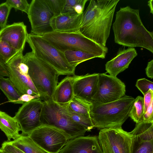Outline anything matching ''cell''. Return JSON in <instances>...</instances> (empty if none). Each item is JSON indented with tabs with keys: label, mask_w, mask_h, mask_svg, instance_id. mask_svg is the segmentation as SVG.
I'll use <instances>...</instances> for the list:
<instances>
[{
	"label": "cell",
	"mask_w": 153,
	"mask_h": 153,
	"mask_svg": "<svg viewBox=\"0 0 153 153\" xmlns=\"http://www.w3.org/2000/svg\"><path fill=\"white\" fill-rule=\"evenodd\" d=\"M1 149H0V152H1Z\"/></svg>",
	"instance_id": "7bdbcfd3"
},
{
	"label": "cell",
	"mask_w": 153,
	"mask_h": 153,
	"mask_svg": "<svg viewBox=\"0 0 153 153\" xmlns=\"http://www.w3.org/2000/svg\"><path fill=\"white\" fill-rule=\"evenodd\" d=\"M11 9L5 2L0 4V30L7 25L8 18Z\"/></svg>",
	"instance_id": "1f68e13d"
},
{
	"label": "cell",
	"mask_w": 153,
	"mask_h": 153,
	"mask_svg": "<svg viewBox=\"0 0 153 153\" xmlns=\"http://www.w3.org/2000/svg\"><path fill=\"white\" fill-rule=\"evenodd\" d=\"M0 89L7 97L9 102L19 104L18 100L21 95L9 78L0 77Z\"/></svg>",
	"instance_id": "cb8c5ba5"
},
{
	"label": "cell",
	"mask_w": 153,
	"mask_h": 153,
	"mask_svg": "<svg viewBox=\"0 0 153 153\" xmlns=\"http://www.w3.org/2000/svg\"><path fill=\"white\" fill-rule=\"evenodd\" d=\"M153 0H149L148 2V5L149 6L150 9V12L152 14H153Z\"/></svg>",
	"instance_id": "60d3db41"
},
{
	"label": "cell",
	"mask_w": 153,
	"mask_h": 153,
	"mask_svg": "<svg viewBox=\"0 0 153 153\" xmlns=\"http://www.w3.org/2000/svg\"><path fill=\"white\" fill-rule=\"evenodd\" d=\"M119 0H91L83 12L79 32L99 45L106 47L116 7Z\"/></svg>",
	"instance_id": "7a4b0ae2"
},
{
	"label": "cell",
	"mask_w": 153,
	"mask_h": 153,
	"mask_svg": "<svg viewBox=\"0 0 153 153\" xmlns=\"http://www.w3.org/2000/svg\"><path fill=\"white\" fill-rule=\"evenodd\" d=\"M0 153H8V152H7L5 151H4L1 150Z\"/></svg>",
	"instance_id": "b9f144b4"
},
{
	"label": "cell",
	"mask_w": 153,
	"mask_h": 153,
	"mask_svg": "<svg viewBox=\"0 0 153 153\" xmlns=\"http://www.w3.org/2000/svg\"><path fill=\"white\" fill-rule=\"evenodd\" d=\"M83 13H62L53 17L51 22L53 31L66 32H79Z\"/></svg>",
	"instance_id": "ac0fdd59"
},
{
	"label": "cell",
	"mask_w": 153,
	"mask_h": 153,
	"mask_svg": "<svg viewBox=\"0 0 153 153\" xmlns=\"http://www.w3.org/2000/svg\"><path fill=\"white\" fill-rule=\"evenodd\" d=\"M147 76L151 79L153 78V59L148 62L145 69Z\"/></svg>",
	"instance_id": "ab89813d"
},
{
	"label": "cell",
	"mask_w": 153,
	"mask_h": 153,
	"mask_svg": "<svg viewBox=\"0 0 153 153\" xmlns=\"http://www.w3.org/2000/svg\"><path fill=\"white\" fill-rule=\"evenodd\" d=\"M129 133L136 140L146 141H153V122L142 121L136 124Z\"/></svg>",
	"instance_id": "7402d4cb"
},
{
	"label": "cell",
	"mask_w": 153,
	"mask_h": 153,
	"mask_svg": "<svg viewBox=\"0 0 153 153\" xmlns=\"http://www.w3.org/2000/svg\"><path fill=\"white\" fill-rule=\"evenodd\" d=\"M88 1V0H78L74 7L75 12L79 14H82L85 4Z\"/></svg>",
	"instance_id": "f35d334b"
},
{
	"label": "cell",
	"mask_w": 153,
	"mask_h": 153,
	"mask_svg": "<svg viewBox=\"0 0 153 153\" xmlns=\"http://www.w3.org/2000/svg\"><path fill=\"white\" fill-rule=\"evenodd\" d=\"M53 12L54 16H58L62 13L65 0H45Z\"/></svg>",
	"instance_id": "f546056e"
},
{
	"label": "cell",
	"mask_w": 153,
	"mask_h": 153,
	"mask_svg": "<svg viewBox=\"0 0 153 153\" xmlns=\"http://www.w3.org/2000/svg\"><path fill=\"white\" fill-rule=\"evenodd\" d=\"M58 153H103L98 138L82 136L70 139Z\"/></svg>",
	"instance_id": "2e32d148"
},
{
	"label": "cell",
	"mask_w": 153,
	"mask_h": 153,
	"mask_svg": "<svg viewBox=\"0 0 153 153\" xmlns=\"http://www.w3.org/2000/svg\"><path fill=\"white\" fill-rule=\"evenodd\" d=\"M143 95L144 114L148 107L153 101V91L149 90Z\"/></svg>",
	"instance_id": "d590c367"
},
{
	"label": "cell",
	"mask_w": 153,
	"mask_h": 153,
	"mask_svg": "<svg viewBox=\"0 0 153 153\" xmlns=\"http://www.w3.org/2000/svg\"><path fill=\"white\" fill-rule=\"evenodd\" d=\"M8 141L25 153H49L39 147L28 135L21 134L17 138Z\"/></svg>",
	"instance_id": "44dd1931"
},
{
	"label": "cell",
	"mask_w": 153,
	"mask_h": 153,
	"mask_svg": "<svg viewBox=\"0 0 153 153\" xmlns=\"http://www.w3.org/2000/svg\"><path fill=\"white\" fill-rule=\"evenodd\" d=\"M112 25L114 42L129 48L139 47L153 53V33L143 25L139 9L121 7Z\"/></svg>",
	"instance_id": "6da1fadb"
},
{
	"label": "cell",
	"mask_w": 153,
	"mask_h": 153,
	"mask_svg": "<svg viewBox=\"0 0 153 153\" xmlns=\"http://www.w3.org/2000/svg\"><path fill=\"white\" fill-rule=\"evenodd\" d=\"M126 91L125 84L117 76L99 73L96 91L92 101L100 103L113 102L124 96Z\"/></svg>",
	"instance_id": "7c38bea8"
},
{
	"label": "cell",
	"mask_w": 153,
	"mask_h": 153,
	"mask_svg": "<svg viewBox=\"0 0 153 153\" xmlns=\"http://www.w3.org/2000/svg\"><path fill=\"white\" fill-rule=\"evenodd\" d=\"M68 114L75 122L80 125L86 131H90L94 128L90 115H82L74 113L70 110L65 105Z\"/></svg>",
	"instance_id": "4316f807"
},
{
	"label": "cell",
	"mask_w": 153,
	"mask_h": 153,
	"mask_svg": "<svg viewBox=\"0 0 153 153\" xmlns=\"http://www.w3.org/2000/svg\"><path fill=\"white\" fill-rule=\"evenodd\" d=\"M97 138L103 153H131L133 136L122 128L100 129Z\"/></svg>",
	"instance_id": "9c48e42d"
},
{
	"label": "cell",
	"mask_w": 153,
	"mask_h": 153,
	"mask_svg": "<svg viewBox=\"0 0 153 153\" xmlns=\"http://www.w3.org/2000/svg\"><path fill=\"white\" fill-rule=\"evenodd\" d=\"M23 51H20L6 63L9 78L21 95L27 94L29 89L39 95L28 75Z\"/></svg>",
	"instance_id": "30bf717a"
},
{
	"label": "cell",
	"mask_w": 153,
	"mask_h": 153,
	"mask_svg": "<svg viewBox=\"0 0 153 153\" xmlns=\"http://www.w3.org/2000/svg\"><path fill=\"white\" fill-rule=\"evenodd\" d=\"M99 74L74 75L72 77L74 96L91 102L96 91Z\"/></svg>",
	"instance_id": "9a60e30c"
},
{
	"label": "cell",
	"mask_w": 153,
	"mask_h": 153,
	"mask_svg": "<svg viewBox=\"0 0 153 153\" xmlns=\"http://www.w3.org/2000/svg\"><path fill=\"white\" fill-rule=\"evenodd\" d=\"M91 102L74 96L66 105L72 111L81 114L90 115Z\"/></svg>",
	"instance_id": "d4e9b609"
},
{
	"label": "cell",
	"mask_w": 153,
	"mask_h": 153,
	"mask_svg": "<svg viewBox=\"0 0 153 153\" xmlns=\"http://www.w3.org/2000/svg\"><path fill=\"white\" fill-rule=\"evenodd\" d=\"M63 53L68 63L75 67L82 62L97 58L94 54L78 50H68Z\"/></svg>",
	"instance_id": "603a6c76"
},
{
	"label": "cell",
	"mask_w": 153,
	"mask_h": 153,
	"mask_svg": "<svg viewBox=\"0 0 153 153\" xmlns=\"http://www.w3.org/2000/svg\"><path fill=\"white\" fill-rule=\"evenodd\" d=\"M153 101L148 107L143 116V121L149 123L153 122Z\"/></svg>",
	"instance_id": "8d00e7d4"
},
{
	"label": "cell",
	"mask_w": 153,
	"mask_h": 153,
	"mask_svg": "<svg viewBox=\"0 0 153 153\" xmlns=\"http://www.w3.org/2000/svg\"><path fill=\"white\" fill-rule=\"evenodd\" d=\"M0 129L5 134L7 141L15 140L21 135L19 124L14 117H12L5 112L0 111Z\"/></svg>",
	"instance_id": "ffe728a7"
},
{
	"label": "cell",
	"mask_w": 153,
	"mask_h": 153,
	"mask_svg": "<svg viewBox=\"0 0 153 153\" xmlns=\"http://www.w3.org/2000/svg\"><path fill=\"white\" fill-rule=\"evenodd\" d=\"M74 96L72 76H67L57 85L53 100L57 103L66 105L72 100Z\"/></svg>",
	"instance_id": "d6986e66"
},
{
	"label": "cell",
	"mask_w": 153,
	"mask_h": 153,
	"mask_svg": "<svg viewBox=\"0 0 153 153\" xmlns=\"http://www.w3.org/2000/svg\"><path fill=\"white\" fill-rule=\"evenodd\" d=\"M78 1V0H65L62 13H75L74 7Z\"/></svg>",
	"instance_id": "e575fe53"
},
{
	"label": "cell",
	"mask_w": 153,
	"mask_h": 153,
	"mask_svg": "<svg viewBox=\"0 0 153 153\" xmlns=\"http://www.w3.org/2000/svg\"><path fill=\"white\" fill-rule=\"evenodd\" d=\"M5 2L11 8L28 13L30 5L26 0H7Z\"/></svg>",
	"instance_id": "4dcf8cb0"
},
{
	"label": "cell",
	"mask_w": 153,
	"mask_h": 153,
	"mask_svg": "<svg viewBox=\"0 0 153 153\" xmlns=\"http://www.w3.org/2000/svg\"><path fill=\"white\" fill-rule=\"evenodd\" d=\"M135 99L125 95L116 101L105 103L91 102L90 116L94 127L121 128L129 117Z\"/></svg>",
	"instance_id": "3957f363"
},
{
	"label": "cell",
	"mask_w": 153,
	"mask_h": 153,
	"mask_svg": "<svg viewBox=\"0 0 153 153\" xmlns=\"http://www.w3.org/2000/svg\"><path fill=\"white\" fill-rule=\"evenodd\" d=\"M27 14L31 26V33L40 36L53 31L51 21L54 17L45 0H32Z\"/></svg>",
	"instance_id": "8fae6325"
},
{
	"label": "cell",
	"mask_w": 153,
	"mask_h": 153,
	"mask_svg": "<svg viewBox=\"0 0 153 153\" xmlns=\"http://www.w3.org/2000/svg\"><path fill=\"white\" fill-rule=\"evenodd\" d=\"M39 95H32L27 94L22 95L18 100V103L23 104L25 102H27L35 99L40 98Z\"/></svg>",
	"instance_id": "74e56055"
},
{
	"label": "cell",
	"mask_w": 153,
	"mask_h": 153,
	"mask_svg": "<svg viewBox=\"0 0 153 153\" xmlns=\"http://www.w3.org/2000/svg\"><path fill=\"white\" fill-rule=\"evenodd\" d=\"M43 101L40 98L25 102L19 108L14 117L24 135H29L42 125L40 117Z\"/></svg>",
	"instance_id": "4fadbf2b"
},
{
	"label": "cell",
	"mask_w": 153,
	"mask_h": 153,
	"mask_svg": "<svg viewBox=\"0 0 153 153\" xmlns=\"http://www.w3.org/2000/svg\"><path fill=\"white\" fill-rule=\"evenodd\" d=\"M0 149L2 151L10 153H25L12 145L7 141H5L3 143Z\"/></svg>",
	"instance_id": "836d02e7"
},
{
	"label": "cell",
	"mask_w": 153,
	"mask_h": 153,
	"mask_svg": "<svg viewBox=\"0 0 153 153\" xmlns=\"http://www.w3.org/2000/svg\"><path fill=\"white\" fill-rule=\"evenodd\" d=\"M28 67V75L40 96L42 100H53L59 75L56 71L37 58L31 51L24 55Z\"/></svg>",
	"instance_id": "277c9868"
},
{
	"label": "cell",
	"mask_w": 153,
	"mask_h": 153,
	"mask_svg": "<svg viewBox=\"0 0 153 153\" xmlns=\"http://www.w3.org/2000/svg\"><path fill=\"white\" fill-rule=\"evenodd\" d=\"M19 52L7 42L0 40V57L5 64Z\"/></svg>",
	"instance_id": "83f0119b"
},
{
	"label": "cell",
	"mask_w": 153,
	"mask_h": 153,
	"mask_svg": "<svg viewBox=\"0 0 153 153\" xmlns=\"http://www.w3.org/2000/svg\"><path fill=\"white\" fill-rule=\"evenodd\" d=\"M28 135L39 147L49 153H58L70 140L62 130L47 125H42Z\"/></svg>",
	"instance_id": "ba28073f"
},
{
	"label": "cell",
	"mask_w": 153,
	"mask_h": 153,
	"mask_svg": "<svg viewBox=\"0 0 153 153\" xmlns=\"http://www.w3.org/2000/svg\"><path fill=\"white\" fill-rule=\"evenodd\" d=\"M27 42L35 56L55 69L59 75H74L76 67L70 65L64 53L41 36L28 34Z\"/></svg>",
	"instance_id": "8992f818"
},
{
	"label": "cell",
	"mask_w": 153,
	"mask_h": 153,
	"mask_svg": "<svg viewBox=\"0 0 153 153\" xmlns=\"http://www.w3.org/2000/svg\"><path fill=\"white\" fill-rule=\"evenodd\" d=\"M143 97L138 96L134 99L129 114V117L137 124L143 121Z\"/></svg>",
	"instance_id": "484cf974"
},
{
	"label": "cell",
	"mask_w": 153,
	"mask_h": 153,
	"mask_svg": "<svg viewBox=\"0 0 153 153\" xmlns=\"http://www.w3.org/2000/svg\"><path fill=\"white\" fill-rule=\"evenodd\" d=\"M137 55L134 48L120 49L116 56L105 64L106 72L109 75L117 76L128 67L133 59Z\"/></svg>",
	"instance_id": "e0dca14e"
},
{
	"label": "cell",
	"mask_w": 153,
	"mask_h": 153,
	"mask_svg": "<svg viewBox=\"0 0 153 153\" xmlns=\"http://www.w3.org/2000/svg\"><path fill=\"white\" fill-rule=\"evenodd\" d=\"M136 86L143 95L149 90L153 91V82L145 78L138 79Z\"/></svg>",
	"instance_id": "d6a6232c"
},
{
	"label": "cell",
	"mask_w": 153,
	"mask_h": 153,
	"mask_svg": "<svg viewBox=\"0 0 153 153\" xmlns=\"http://www.w3.org/2000/svg\"><path fill=\"white\" fill-rule=\"evenodd\" d=\"M131 153H153V141H142L133 138Z\"/></svg>",
	"instance_id": "f1b7e54d"
},
{
	"label": "cell",
	"mask_w": 153,
	"mask_h": 153,
	"mask_svg": "<svg viewBox=\"0 0 153 153\" xmlns=\"http://www.w3.org/2000/svg\"><path fill=\"white\" fill-rule=\"evenodd\" d=\"M60 51L78 50L95 55L97 58L105 59L108 48L102 47L85 36L79 31L66 32L53 31L41 36Z\"/></svg>",
	"instance_id": "5b68a950"
},
{
	"label": "cell",
	"mask_w": 153,
	"mask_h": 153,
	"mask_svg": "<svg viewBox=\"0 0 153 153\" xmlns=\"http://www.w3.org/2000/svg\"><path fill=\"white\" fill-rule=\"evenodd\" d=\"M28 34L23 22H15L0 30V40L7 42L19 51H23Z\"/></svg>",
	"instance_id": "5bb4252c"
},
{
	"label": "cell",
	"mask_w": 153,
	"mask_h": 153,
	"mask_svg": "<svg viewBox=\"0 0 153 153\" xmlns=\"http://www.w3.org/2000/svg\"><path fill=\"white\" fill-rule=\"evenodd\" d=\"M40 120L42 125L52 126L62 130L70 139L83 136L87 131L71 118L65 105L57 103L53 100L43 101Z\"/></svg>",
	"instance_id": "52a82bcc"
}]
</instances>
